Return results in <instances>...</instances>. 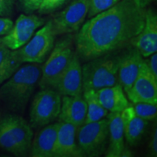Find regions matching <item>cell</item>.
Listing matches in <instances>:
<instances>
[{"instance_id":"cell-32","label":"cell","mask_w":157,"mask_h":157,"mask_svg":"<svg viewBox=\"0 0 157 157\" xmlns=\"http://www.w3.org/2000/svg\"><path fill=\"white\" fill-rule=\"evenodd\" d=\"M0 42H2V38H0Z\"/></svg>"},{"instance_id":"cell-16","label":"cell","mask_w":157,"mask_h":157,"mask_svg":"<svg viewBox=\"0 0 157 157\" xmlns=\"http://www.w3.org/2000/svg\"><path fill=\"white\" fill-rule=\"evenodd\" d=\"M144 60L137 49L129 50L119 58L118 66V82L126 93L136 79Z\"/></svg>"},{"instance_id":"cell-1","label":"cell","mask_w":157,"mask_h":157,"mask_svg":"<svg viewBox=\"0 0 157 157\" xmlns=\"http://www.w3.org/2000/svg\"><path fill=\"white\" fill-rule=\"evenodd\" d=\"M146 11L133 0H120L92 17L76 35L77 56L91 60L125 46L142 30Z\"/></svg>"},{"instance_id":"cell-9","label":"cell","mask_w":157,"mask_h":157,"mask_svg":"<svg viewBox=\"0 0 157 157\" xmlns=\"http://www.w3.org/2000/svg\"><path fill=\"white\" fill-rule=\"evenodd\" d=\"M88 10L89 0H73L66 8L51 20L56 36L77 31L84 22Z\"/></svg>"},{"instance_id":"cell-2","label":"cell","mask_w":157,"mask_h":157,"mask_svg":"<svg viewBox=\"0 0 157 157\" xmlns=\"http://www.w3.org/2000/svg\"><path fill=\"white\" fill-rule=\"evenodd\" d=\"M41 77L38 63L21 66L0 88V95L13 111H23L26 106Z\"/></svg>"},{"instance_id":"cell-24","label":"cell","mask_w":157,"mask_h":157,"mask_svg":"<svg viewBox=\"0 0 157 157\" xmlns=\"http://www.w3.org/2000/svg\"><path fill=\"white\" fill-rule=\"evenodd\" d=\"M120 0H89V10L87 16L89 18L98 13L111 8Z\"/></svg>"},{"instance_id":"cell-19","label":"cell","mask_w":157,"mask_h":157,"mask_svg":"<svg viewBox=\"0 0 157 157\" xmlns=\"http://www.w3.org/2000/svg\"><path fill=\"white\" fill-rule=\"evenodd\" d=\"M106 117L109 121V143L105 150V156L121 157L126 146L121 113L110 112Z\"/></svg>"},{"instance_id":"cell-25","label":"cell","mask_w":157,"mask_h":157,"mask_svg":"<svg viewBox=\"0 0 157 157\" xmlns=\"http://www.w3.org/2000/svg\"><path fill=\"white\" fill-rule=\"evenodd\" d=\"M68 0H43L38 10L40 14H49L62 7Z\"/></svg>"},{"instance_id":"cell-30","label":"cell","mask_w":157,"mask_h":157,"mask_svg":"<svg viewBox=\"0 0 157 157\" xmlns=\"http://www.w3.org/2000/svg\"><path fill=\"white\" fill-rule=\"evenodd\" d=\"M150 58L148 60H145L147 66L151 72V74L154 76L155 78H157V54L156 52H154L152 55H151Z\"/></svg>"},{"instance_id":"cell-7","label":"cell","mask_w":157,"mask_h":157,"mask_svg":"<svg viewBox=\"0 0 157 157\" xmlns=\"http://www.w3.org/2000/svg\"><path fill=\"white\" fill-rule=\"evenodd\" d=\"M62 97L53 89H42L33 100L30 109L31 126H46L58 118Z\"/></svg>"},{"instance_id":"cell-21","label":"cell","mask_w":157,"mask_h":157,"mask_svg":"<svg viewBox=\"0 0 157 157\" xmlns=\"http://www.w3.org/2000/svg\"><path fill=\"white\" fill-rule=\"evenodd\" d=\"M22 63L17 50H11L0 42V85L8 79Z\"/></svg>"},{"instance_id":"cell-3","label":"cell","mask_w":157,"mask_h":157,"mask_svg":"<svg viewBox=\"0 0 157 157\" xmlns=\"http://www.w3.org/2000/svg\"><path fill=\"white\" fill-rule=\"evenodd\" d=\"M34 133L31 124L17 115L0 119V148L17 156H25L31 149Z\"/></svg>"},{"instance_id":"cell-20","label":"cell","mask_w":157,"mask_h":157,"mask_svg":"<svg viewBox=\"0 0 157 157\" xmlns=\"http://www.w3.org/2000/svg\"><path fill=\"white\" fill-rule=\"evenodd\" d=\"M97 95L102 105L109 112L121 113L129 105L128 98L120 84L98 90Z\"/></svg>"},{"instance_id":"cell-13","label":"cell","mask_w":157,"mask_h":157,"mask_svg":"<svg viewBox=\"0 0 157 157\" xmlns=\"http://www.w3.org/2000/svg\"><path fill=\"white\" fill-rule=\"evenodd\" d=\"M130 43L141 56L148 58L157 51V15L152 9L146 10L145 23L140 32Z\"/></svg>"},{"instance_id":"cell-14","label":"cell","mask_w":157,"mask_h":157,"mask_svg":"<svg viewBox=\"0 0 157 157\" xmlns=\"http://www.w3.org/2000/svg\"><path fill=\"white\" fill-rule=\"evenodd\" d=\"M77 127L71 124L59 121L54 157H82L84 155L76 140Z\"/></svg>"},{"instance_id":"cell-4","label":"cell","mask_w":157,"mask_h":157,"mask_svg":"<svg viewBox=\"0 0 157 157\" xmlns=\"http://www.w3.org/2000/svg\"><path fill=\"white\" fill-rule=\"evenodd\" d=\"M119 58L98 57L91 59L83 66L82 88L83 92L111 87L118 82V66Z\"/></svg>"},{"instance_id":"cell-31","label":"cell","mask_w":157,"mask_h":157,"mask_svg":"<svg viewBox=\"0 0 157 157\" xmlns=\"http://www.w3.org/2000/svg\"><path fill=\"white\" fill-rule=\"evenodd\" d=\"M133 1L140 8H146L147 6H148L154 0H133Z\"/></svg>"},{"instance_id":"cell-8","label":"cell","mask_w":157,"mask_h":157,"mask_svg":"<svg viewBox=\"0 0 157 157\" xmlns=\"http://www.w3.org/2000/svg\"><path fill=\"white\" fill-rule=\"evenodd\" d=\"M55 37L52 21H49L26 44L17 50L23 63H42L53 48Z\"/></svg>"},{"instance_id":"cell-33","label":"cell","mask_w":157,"mask_h":157,"mask_svg":"<svg viewBox=\"0 0 157 157\" xmlns=\"http://www.w3.org/2000/svg\"><path fill=\"white\" fill-rule=\"evenodd\" d=\"M0 119H1V117H0Z\"/></svg>"},{"instance_id":"cell-23","label":"cell","mask_w":157,"mask_h":157,"mask_svg":"<svg viewBox=\"0 0 157 157\" xmlns=\"http://www.w3.org/2000/svg\"><path fill=\"white\" fill-rule=\"evenodd\" d=\"M132 104L135 113L141 119H143L146 121H153L156 119V104L144 103V102H139Z\"/></svg>"},{"instance_id":"cell-11","label":"cell","mask_w":157,"mask_h":157,"mask_svg":"<svg viewBox=\"0 0 157 157\" xmlns=\"http://www.w3.org/2000/svg\"><path fill=\"white\" fill-rule=\"evenodd\" d=\"M126 94L132 103L144 102L157 105V78L150 71L145 60L136 79Z\"/></svg>"},{"instance_id":"cell-29","label":"cell","mask_w":157,"mask_h":157,"mask_svg":"<svg viewBox=\"0 0 157 157\" xmlns=\"http://www.w3.org/2000/svg\"><path fill=\"white\" fill-rule=\"evenodd\" d=\"M148 154L150 156H157V129L156 127L153 130L148 144Z\"/></svg>"},{"instance_id":"cell-15","label":"cell","mask_w":157,"mask_h":157,"mask_svg":"<svg viewBox=\"0 0 157 157\" xmlns=\"http://www.w3.org/2000/svg\"><path fill=\"white\" fill-rule=\"evenodd\" d=\"M87 110V103L82 95H63L59 121L71 124L78 128L85 123Z\"/></svg>"},{"instance_id":"cell-28","label":"cell","mask_w":157,"mask_h":157,"mask_svg":"<svg viewBox=\"0 0 157 157\" xmlns=\"http://www.w3.org/2000/svg\"><path fill=\"white\" fill-rule=\"evenodd\" d=\"M14 23L7 17H0V36L7 35L13 29Z\"/></svg>"},{"instance_id":"cell-6","label":"cell","mask_w":157,"mask_h":157,"mask_svg":"<svg viewBox=\"0 0 157 157\" xmlns=\"http://www.w3.org/2000/svg\"><path fill=\"white\" fill-rule=\"evenodd\" d=\"M109 138L107 117L93 122L84 123L77 128L76 140L84 156H100L106 150Z\"/></svg>"},{"instance_id":"cell-5","label":"cell","mask_w":157,"mask_h":157,"mask_svg":"<svg viewBox=\"0 0 157 157\" xmlns=\"http://www.w3.org/2000/svg\"><path fill=\"white\" fill-rule=\"evenodd\" d=\"M73 54L72 39L70 36L57 42L42 67V76L39 81L41 89H53Z\"/></svg>"},{"instance_id":"cell-18","label":"cell","mask_w":157,"mask_h":157,"mask_svg":"<svg viewBox=\"0 0 157 157\" xmlns=\"http://www.w3.org/2000/svg\"><path fill=\"white\" fill-rule=\"evenodd\" d=\"M124 139L130 146H135L140 142L146 132L148 121L139 117L135 112L132 104L129 103L121 112Z\"/></svg>"},{"instance_id":"cell-22","label":"cell","mask_w":157,"mask_h":157,"mask_svg":"<svg viewBox=\"0 0 157 157\" xmlns=\"http://www.w3.org/2000/svg\"><path fill=\"white\" fill-rule=\"evenodd\" d=\"M83 98L87 107L85 123L101 120L107 117L109 111L102 105L95 90H89L84 91Z\"/></svg>"},{"instance_id":"cell-10","label":"cell","mask_w":157,"mask_h":157,"mask_svg":"<svg viewBox=\"0 0 157 157\" xmlns=\"http://www.w3.org/2000/svg\"><path fill=\"white\" fill-rule=\"evenodd\" d=\"M44 19L35 15L22 14L17 17L11 31L2 38V42L11 50H18L30 40Z\"/></svg>"},{"instance_id":"cell-27","label":"cell","mask_w":157,"mask_h":157,"mask_svg":"<svg viewBox=\"0 0 157 157\" xmlns=\"http://www.w3.org/2000/svg\"><path fill=\"white\" fill-rule=\"evenodd\" d=\"M15 0H0V17L10 15L13 13Z\"/></svg>"},{"instance_id":"cell-26","label":"cell","mask_w":157,"mask_h":157,"mask_svg":"<svg viewBox=\"0 0 157 157\" xmlns=\"http://www.w3.org/2000/svg\"><path fill=\"white\" fill-rule=\"evenodd\" d=\"M43 0H20L23 10L27 14H31L38 10Z\"/></svg>"},{"instance_id":"cell-12","label":"cell","mask_w":157,"mask_h":157,"mask_svg":"<svg viewBox=\"0 0 157 157\" xmlns=\"http://www.w3.org/2000/svg\"><path fill=\"white\" fill-rule=\"evenodd\" d=\"M53 90H56L61 96L82 95L83 92L82 70L77 54L74 52Z\"/></svg>"},{"instance_id":"cell-17","label":"cell","mask_w":157,"mask_h":157,"mask_svg":"<svg viewBox=\"0 0 157 157\" xmlns=\"http://www.w3.org/2000/svg\"><path fill=\"white\" fill-rule=\"evenodd\" d=\"M58 122L49 124L33 137L30 154L33 157H54Z\"/></svg>"}]
</instances>
